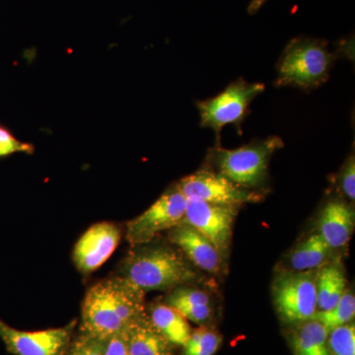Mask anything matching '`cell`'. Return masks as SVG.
I'll return each instance as SVG.
<instances>
[{"mask_svg":"<svg viewBox=\"0 0 355 355\" xmlns=\"http://www.w3.org/2000/svg\"><path fill=\"white\" fill-rule=\"evenodd\" d=\"M146 292L123 277H109L89 288L81 309L80 331L108 340L144 316Z\"/></svg>","mask_w":355,"mask_h":355,"instance_id":"1","label":"cell"},{"mask_svg":"<svg viewBox=\"0 0 355 355\" xmlns=\"http://www.w3.org/2000/svg\"><path fill=\"white\" fill-rule=\"evenodd\" d=\"M121 277L144 292L168 291L197 279L182 254L166 246L139 248L121 266Z\"/></svg>","mask_w":355,"mask_h":355,"instance_id":"2","label":"cell"},{"mask_svg":"<svg viewBox=\"0 0 355 355\" xmlns=\"http://www.w3.org/2000/svg\"><path fill=\"white\" fill-rule=\"evenodd\" d=\"M336 58L326 40L296 37L280 55L277 64V87L313 90L326 83Z\"/></svg>","mask_w":355,"mask_h":355,"instance_id":"3","label":"cell"},{"mask_svg":"<svg viewBox=\"0 0 355 355\" xmlns=\"http://www.w3.org/2000/svg\"><path fill=\"white\" fill-rule=\"evenodd\" d=\"M284 146V140L275 135L234 149L216 146L209 151V168L243 189L257 191L268 183L270 159Z\"/></svg>","mask_w":355,"mask_h":355,"instance_id":"4","label":"cell"},{"mask_svg":"<svg viewBox=\"0 0 355 355\" xmlns=\"http://www.w3.org/2000/svg\"><path fill=\"white\" fill-rule=\"evenodd\" d=\"M265 90V84L248 83L239 78L214 97L198 101L200 127L214 130L216 146H219L222 128L226 125H234L242 135V125L249 114L252 102Z\"/></svg>","mask_w":355,"mask_h":355,"instance_id":"5","label":"cell"},{"mask_svg":"<svg viewBox=\"0 0 355 355\" xmlns=\"http://www.w3.org/2000/svg\"><path fill=\"white\" fill-rule=\"evenodd\" d=\"M315 270L282 272L275 277L272 291L273 304L279 317L287 323L312 320L317 311Z\"/></svg>","mask_w":355,"mask_h":355,"instance_id":"6","label":"cell"},{"mask_svg":"<svg viewBox=\"0 0 355 355\" xmlns=\"http://www.w3.org/2000/svg\"><path fill=\"white\" fill-rule=\"evenodd\" d=\"M188 198L178 184L167 191L146 209L127 224V240L132 247L153 241L159 233L183 223Z\"/></svg>","mask_w":355,"mask_h":355,"instance_id":"7","label":"cell"},{"mask_svg":"<svg viewBox=\"0 0 355 355\" xmlns=\"http://www.w3.org/2000/svg\"><path fill=\"white\" fill-rule=\"evenodd\" d=\"M178 186L188 200L216 205L240 207L245 203L260 202L263 198L259 191L243 189L209 167L183 178Z\"/></svg>","mask_w":355,"mask_h":355,"instance_id":"8","label":"cell"},{"mask_svg":"<svg viewBox=\"0 0 355 355\" xmlns=\"http://www.w3.org/2000/svg\"><path fill=\"white\" fill-rule=\"evenodd\" d=\"M239 207L188 200L183 223L202 233L216 246L222 260H227L233 225Z\"/></svg>","mask_w":355,"mask_h":355,"instance_id":"9","label":"cell"},{"mask_svg":"<svg viewBox=\"0 0 355 355\" xmlns=\"http://www.w3.org/2000/svg\"><path fill=\"white\" fill-rule=\"evenodd\" d=\"M76 320L62 328L43 331H21L0 319V338L13 355H62L72 338Z\"/></svg>","mask_w":355,"mask_h":355,"instance_id":"10","label":"cell"},{"mask_svg":"<svg viewBox=\"0 0 355 355\" xmlns=\"http://www.w3.org/2000/svg\"><path fill=\"white\" fill-rule=\"evenodd\" d=\"M120 228L112 222H100L91 226L76 244L73 263L83 273L101 268L116 251L121 241Z\"/></svg>","mask_w":355,"mask_h":355,"instance_id":"11","label":"cell"},{"mask_svg":"<svg viewBox=\"0 0 355 355\" xmlns=\"http://www.w3.org/2000/svg\"><path fill=\"white\" fill-rule=\"evenodd\" d=\"M169 238L200 270L210 273L220 272L224 261L216 246L195 228L179 224L171 229Z\"/></svg>","mask_w":355,"mask_h":355,"instance_id":"12","label":"cell"},{"mask_svg":"<svg viewBox=\"0 0 355 355\" xmlns=\"http://www.w3.org/2000/svg\"><path fill=\"white\" fill-rule=\"evenodd\" d=\"M354 211L342 200L333 198L324 205L318 219V234L334 250L345 247L354 233Z\"/></svg>","mask_w":355,"mask_h":355,"instance_id":"13","label":"cell"},{"mask_svg":"<svg viewBox=\"0 0 355 355\" xmlns=\"http://www.w3.org/2000/svg\"><path fill=\"white\" fill-rule=\"evenodd\" d=\"M123 336L130 355H174V345L154 328L146 314L130 324Z\"/></svg>","mask_w":355,"mask_h":355,"instance_id":"14","label":"cell"},{"mask_svg":"<svg viewBox=\"0 0 355 355\" xmlns=\"http://www.w3.org/2000/svg\"><path fill=\"white\" fill-rule=\"evenodd\" d=\"M166 304L186 320L202 324L211 317V300L209 294L191 287H176L166 298Z\"/></svg>","mask_w":355,"mask_h":355,"instance_id":"15","label":"cell"},{"mask_svg":"<svg viewBox=\"0 0 355 355\" xmlns=\"http://www.w3.org/2000/svg\"><path fill=\"white\" fill-rule=\"evenodd\" d=\"M334 249L318 233L309 236L294 248L289 263L294 272L316 270L327 265Z\"/></svg>","mask_w":355,"mask_h":355,"instance_id":"16","label":"cell"},{"mask_svg":"<svg viewBox=\"0 0 355 355\" xmlns=\"http://www.w3.org/2000/svg\"><path fill=\"white\" fill-rule=\"evenodd\" d=\"M148 318L154 328L173 345L184 347L188 342L191 334L188 322L169 305L153 306Z\"/></svg>","mask_w":355,"mask_h":355,"instance_id":"17","label":"cell"},{"mask_svg":"<svg viewBox=\"0 0 355 355\" xmlns=\"http://www.w3.org/2000/svg\"><path fill=\"white\" fill-rule=\"evenodd\" d=\"M347 289V279L340 266L327 263L316 277L317 311L330 310L342 298Z\"/></svg>","mask_w":355,"mask_h":355,"instance_id":"18","label":"cell"},{"mask_svg":"<svg viewBox=\"0 0 355 355\" xmlns=\"http://www.w3.org/2000/svg\"><path fill=\"white\" fill-rule=\"evenodd\" d=\"M328 331L316 320L300 323L292 335L294 355H331Z\"/></svg>","mask_w":355,"mask_h":355,"instance_id":"19","label":"cell"},{"mask_svg":"<svg viewBox=\"0 0 355 355\" xmlns=\"http://www.w3.org/2000/svg\"><path fill=\"white\" fill-rule=\"evenodd\" d=\"M355 315V298L354 292L350 289H345V293L336 306L327 311H316L313 320L321 323L329 331L350 323Z\"/></svg>","mask_w":355,"mask_h":355,"instance_id":"20","label":"cell"},{"mask_svg":"<svg viewBox=\"0 0 355 355\" xmlns=\"http://www.w3.org/2000/svg\"><path fill=\"white\" fill-rule=\"evenodd\" d=\"M221 342L218 333L202 327L191 334L182 355H214Z\"/></svg>","mask_w":355,"mask_h":355,"instance_id":"21","label":"cell"},{"mask_svg":"<svg viewBox=\"0 0 355 355\" xmlns=\"http://www.w3.org/2000/svg\"><path fill=\"white\" fill-rule=\"evenodd\" d=\"M331 355H355V326L354 323L336 327L328 334Z\"/></svg>","mask_w":355,"mask_h":355,"instance_id":"22","label":"cell"},{"mask_svg":"<svg viewBox=\"0 0 355 355\" xmlns=\"http://www.w3.org/2000/svg\"><path fill=\"white\" fill-rule=\"evenodd\" d=\"M106 340L80 331L62 355H104Z\"/></svg>","mask_w":355,"mask_h":355,"instance_id":"23","label":"cell"},{"mask_svg":"<svg viewBox=\"0 0 355 355\" xmlns=\"http://www.w3.org/2000/svg\"><path fill=\"white\" fill-rule=\"evenodd\" d=\"M34 151L33 144L20 141L10 130L0 127V158L7 157L14 153L33 154Z\"/></svg>","mask_w":355,"mask_h":355,"instance_id":"24","label":"cell"},{"mask_svg":"<svg viewBox=\"0 0 355 355\" xmlns=\"http://www.w3.org/2000/svg\"><path fill=\"white\" fill-rule=\"evenodd\" d=\"M336 183L340 191L350 202H354L355 198V159L354 153L343 165L342 169L336 177Z\"/></svg>","mask_w":355,"mask_h":355,"instance_id":"25","label":"cell"},{"mask_svg":"<svg viewBox=\"0 0 355 355\" xmlns=\"http://www.w3.org/2000/svg\"><path fill=\"white\" fill-rule=\"evenodd\" d=\"M104 355H130L123 340V333L111 336L106 340Z\"/></svg>","mask_w":355,"mask_h":355,"instance_id":"26","label":"cell"},{"mask_svg":"<svg viewBox=\"0 0 355 355\" xmlns=\"http://www.w3.org/2000/svg\"><path fill=\"white\" fill-rule=\"evenodd\" d=\"M268 1V0H252L249 6H248V13L251 14V15L258 13L263 4Z\"/></svg>","mask_w":355,"mask_h":355,"instance_id":"27","label":"cell"}]
</instances>
